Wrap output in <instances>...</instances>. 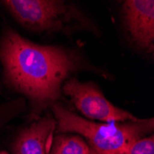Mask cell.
<instances>
[{
    "mask_svg": "<svg viewBox=\"0 0 154 154\" xmlns=\"http://www.w3.org/2000/svg\"><path fill=\"white\" fill-rule=\"evenodd\" d=\"M0 61L6 85L28 98L36 113L57 103L72 73L89 68L76 52L34 44L10 27L0 36Z\"/></svg>",
    "mask_w": 154,
    "mask_h": 154,
    "instance_id": "cell-1",
    "label": "cell"
},
{
    "mask_svg": "<svg viewBox=\"0 0 154 154\" xmlns=\"http://www.w3.org/2000/svg\"><path fill=\"white\" fill-rule=\"evenodd\" d=\"M58 133L81 136L99 154H124V150L137 139L152 133L153 118L123 123H102L83 118L62 104L52 105Z\"/></svg>",
    "mask_w": 154,
    "mask_h": 154,
    "instance_id": "cell-2",
    "label": "cell"
},
{
    "mask_svg": "<svg viewBox=\"0 0 154 154\" xmlns=\"http://www.w3.org/2000/svg\"><path fill=\"white\" fill-rule=\"evenodd\" d=\"M9 15L26 29L35 32L91 29L89 19L72 4L57 0H3Z\"/></svg>",
    "mask_w": 154,
    "mask_h": 154,
    "instance_id": "cell-3",
    "label": "cell"
},
{
    "mask_svg": "<svg viewBox=\"0 0 154 154\" xmlns=\"http://www.w3.org/2000/svg\"><path fill=\"white\" fill-rule=\"evenodd\" d=\"M62 91L88 120L123 123L139 119L112 103L93 82H81L77 78H71L66 80Z\"/></svg>",
    "mask_w": 154,
    "mask_h": 154,
    "instance_id": "cell-4",
    "label": "cell"
},
{
    "mask_svg": "<svg viewBox=\"0 0 154 154\" xmlns=\"http://www.w3.org/2000/svg\"><path fill=\"white\" fill-rule=\"evenodd\" d=\"M124 18L135 43L146 52L154 46V1L128 0L123 5Z\"/></svg>",
    "mask_w": 154,
    "mask_h": 154,
    "instance_id": "cell-5",
    "label": "cell"
},
{
    "mask_svg": "<svg viewBox=\"0 0 154 154\" xmlns=\"http://www.w3.org/2000/svg\"><path fill=\"white\" fill-rule=\"evenodd\" d=\"M55 121L42 118L21 129L10 145L12 154H48Z\"/></svg>",
    "mask_w": 154,
    "mask_h": 154,
    "instance_id": "cell-6",
    "label": "cell"
},
{
    "mask_svg": "<svg viewBox=\"0 0 154 154\" xmlns=\"http://www.w3.org/2000/svg\"><path fill=\"white\" fill-rule=\"evenodd\" d=\"M48 154H99L81 136L58 133L52 140Z\"/></svg>",
    "mask_w": 154,
    "mask_h": 154,
    "instance_id": "cell-7",
    "label": "cell"
},
{
    "mask_svg": "<svg viewBox=\"0 0 154 154\" xmlns=\"http://www.w3.org/2000/svg\"><path fill=\"white\" fill-rule=\"evenodd\" d=\"M124 154H154V137H145L131 143L124 150Z\"/></svg>",
    "mask_w": 154,
    "mask_h": 154,
    "instance_id": "cell-8",
    "label": "cell"
},
{
    "mask_svg": "<svg viewBox=\"0 0 154 154\" xmlns=\"http://www.w3.org/2000/svg\"><path fill=\"white\" fill-rule=\"evenodd\" d=\"M20 106V104L18 101L0 104V129L18 114Z\"/></svg>",
    "mask_w": 154,
    "mask_h": 154,
    "instance_id": "cell-9",
    "label": "cell"
},
{
    "mask_svg": "<svg viewBox=\"0 0 154 154\" xmlns=\"http://www.w3.org/2000/svg\"><path fill=\"white\" fill-rule=\"evenodd\" d=\"M0 154H9V153L5 151V150H1V151H0Z\"/></svg>",
    "mask_w": 154,
    "mask_h": 154,
    "instance_id": "cell-10",
    "label": "cell"
}]
</instances>
